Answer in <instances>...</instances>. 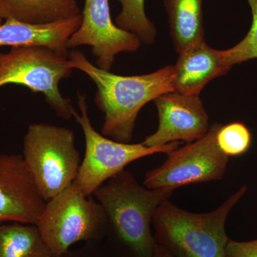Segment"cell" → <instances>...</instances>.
Returning a JSON list of instances; mask_svg holds the SVG:
<instances>
[{
	"label": "cell",
	"instance_id": "6da1fadb",
	"mask_svg": "<svg viewBox=\"0 0 257 257\" xmlns=\"http://www.w3.org/2000/svg\"><path fill=\"white\" fill-rule=\"evenodd\" d=\"M68 60L72 69L82 71L96 84L94 101L104 114L101 135L118 143L132 141L137 118L145 104L175 92L174 65L150 74L121 76L96 67L81 51L69 52Z\"/></svg>",
	"mask_w": 257,
	"mask_h": 257
},
{
	"label": "cell",
	"instance_id": "7a4b0ae2",
	"mask_svg": "<svg viewBox=\"0 0 257 257\" xmlns=\"http://www.w3.org/2000/svg\"><path fill=\"white\" fill-rule=\"evenodd\" d=\"M172 188L143 187L130 171L111 177L93 193L118 238L138 257H150L156 240L152 221L157 208L169 200Z\"/></svg>",
	"mask_w": 257,
	"mask_h": 257
},
{
	"label": "cell",
	"instance_id": "3957f363",
	"mask_svg": "<svg viewBox=\"0 0 257 257\" xmlns=\"http://www.w3.org/2000/svg\"><path fill=\"white\" fill-rule=\"evenodd\" d=\"M247 189L244 184L219 207L202 214L184 210L169 200L162 203L152 217L156 242L177 257H226V219Z\"/></svg>",
	"mask_w": 257,
	"mask_h": 257
},
{
	"label": "cell",
	"instance_id": "277c9868",
	"mask_svg": "<svg viewBox=\"0 0 257 257\" xmlns=\"http://www.w3.org/2000/svg\"><path fill=\"white\" fill-rule=\"evenodd\" d=\"M23 156L47 202L75 182L82 162L72 130L42 123L29 125Z\"/></svg>",
	"mask_w": 257,
	"mask_h": 257
},
{
	"label": "cell",
	"instance_id": "5b68a950",
	"mask_svg": "<svg viewBox=\"0 0 257 257\" xmlns=\"http://www.w3.org/2000/svg\"><path fill=\"white\" fill-rule=\"evenodd\" d=\"M37 226L54 256L62 257L74 243L104 234L108 221L101 204L74 182L47 201Z\"/></svg>",
	"mask_w": 257,
	"mask_h": 257
},
{
	"label": "cell",
	"instance_id": "8992f818",
	"mask_svg": "<svg viewBox=\"0 0 257 257\" xmlns=\"http://www.w3.org/2000/svg\"><path fill=\"white\" fill-rule=\"evenodd\" d=\"M72 70L68 57L45 47H12L9 52H0V87L15 84L42 93L55 114L64 120L72 119L75 109L70 99L61 94L59 84Z\"/></svg>",
	"mask_w": 257,
	"mask_h": 257
},
{
	"label": "cell",
	"instance_id": "52a82bcc",
	"mask_svg": "<svg viewBox=\"0 0 257 257\" xmlns=\"http://www.w3.org/2000/svg\"><path fill=\"white\" fill-rule=\"evenodd\" d=\"M80 114L74 110L73 117L80 125L85 140V152L75 182L84 195L90 197L96 189L116 174L125 170L131 162L157 153H165L178 148L179 142L162 146L149 147L143 143H121L96 132L89 119L84 94H78Z\"/></svg>",
	"mask_w": 257,
	"mask_h": 257
},
{
	"label": "cell",
	"instance_id": "ba28073f",
	"mask_svg": "<svg viewBox=\"0 0 257 257\" xmlns=\"http://www.w3.org/2000/svg\"><path fill=\"white\" fill-rule=\"evenodd\" d=\"M221 126L214 123L202 138L168 152L164 164L147 172L144 179L145 187L175 190L183 186L222 179L229 157L221 151L216 141Z\"/></svg>",
	"mask_w": 257,
	"mask_h": 257
},
{
	"label": "cell",
	"instance_id": "9c48e42d",
	"mask_svg": "<svg viewBox=\"0 0 257 257\" xmlns=\"http://www.w3.org/2000/svg\"><path fill=\"white\" fill-rule=\"evenodd\" d=\"M82 15L80 26L69 39L67 47H92L99 68L110 71L118 54L136 52L141 46L138 36L113 23L109 0H84Z\"/></svg>",
	"mask_w": 257,
	"mask_h": 257
},
{
	"label": "cell",
	"instance_id": "30bf717a",
	"mask_svg": "<svg viewBox=\"0 0 257 257\" xmlns=\"http://www.w3.org/2000/svg\"><path fill=\"white\" fill-rule=\"evenodd\" d=\"M46 204L23 155L0 152V224L37 225Z\"/></svg>",
	"mask_w": 257,
	"mask_h": 257
},
{
	"label": "cell",
	"instance_id": "8fae6325",
	"mask_svg": "<svg viewBox=\"0 0 257 257\" xmlns=\"http://www.w3.org/2000/svg\"><path fill=\"white\" fill-rule=\"evenodd\" d=\"M158 111L156 133L147 136L143 143L149 147L174 142L190 144L207 135L210 124L199 95L167 93L154 100Z\"/></svg>",
	"mask_w": 257,
	"mask_h": 257
},
{
	"label": "cell",
	"instance_id": "7c38bea8",
	"mask_svg": "<svg viewBox=\"0 0 257 257\" xmlns=\"http://www.w3.org/2000/svg\"><path fill=\"white\" fill-rule=\"evenodd\" d=\"M82 15L48 24L6 20L0 25V47H45L68 57L67 42L78 30Z\"/></svg>",
	"mask_w": 257,
	"mask_h": 257
},
{
	"label": "cell",
	"instance_id": "4fadbf2b",
	"mask_svg": "<svg viewBox=\"0 0 257 257\" xmlns=\"http://www.w3.org/2000/svg\"><path fill=\"white\" fill-rule=\"evenodd\" d=\"M222 50L211 48L205 41L179 52L174 65L175 92L199 95L213 79L229 72Z\"/></svg>",
	"mask_w": 257,
	"mask_h": 257
},
{
	"label": "cell",
	"instance_id": "5bb4252c",
	"mask_svg": "<svg viewBox=\"0 0 257 257\" xmlns=\"http://www.w3.org/2000/svg\"><path fill=\"white\" fill-rule=\"evenodd\" d=\"M82 14L77 0H0V18L48 24Z\"/></svg>",
	"mask_w": 257,
	"mask_h": 257
},
{
	"label": "cell",
	"instance_id": "9a60e30c",
	"mask_svg": "<svg viewBox=\"0 0 257 257\" xmlns=\"http://www.w3.org/2000/svg\"><path fill=\"white\" fill-rule=\"evenodd\" d=\"M170 35L178 53L205 41L202 0H164Z\"/></svg>",
	"mask_w": 257,
	"mask_h": 257
},
{
	"label": "cell",
	"instance_id": "2e32d148",
	"mask_svg": "<svg viewBox=\"0 0 257 257\" xmlns=\"http://www.w3.org/2000/svg\"><path fill=\"white\" fill-rule=\"evenodd\" d=\"M0 257H55L37 225L0 224Z\"/></svg>",
	"mask_w": 257,
	"mask_h": 257
},
{
	"label": "cell",
	"instance_id": "e0dca14e",
	"mask_svg": "<svg viewBox=\"0 0 257 257\" xmlns=\"http://www.w3.org/2000/svg\"><path fill=\"white\" fill-rule=\"evenodd\" d=\"M117 1L121 5V10L115 20L116 26L135 34L147 45L155 43L157 29L145 13V0Z\"/></svg>",
	"mask_w": 257,
	"mask_h": 257
},
{
	"label": "cell",
	"instance_id": "ac0fdd59",
	"mask_svg": "<svg viewBox=\"0 0 257 257\" xmlns=\"http://www.w3.org/2000/svg\"><path fill=\"white\" fill-rule=\"evenodd\" d=\"M216 141L225 155L229 157H238L248 151L252 136L246 125L235 121L221 126L216 135Z\"/></svg>",
	"mask_w": 257,
	"mask_h": 257
},
{
	"label": "cell",
	"instance_id": "d6986e66",
	"mask_svg": "<svg viewBox=\"0 0 257 257\" xmlns=\"http://www.w3.org/2000/svg\"><path fill=\"white\" fill-rule=\"evenodd\" d=\"M252 23L247 35L234 47L222 50L224 63L229 69L236 64L257 59V0H247Z\"/></svg>",
	"mask_w": 257,
	"mask_h": 257
},
{
	"label": "cell",
	"instance_id": "ffe728a7",
	"mask_svg": "<svg viewBox=\"0 0 257 257\" xmlns=\"http://www.w3.org/2000/svg\"><path fill=\"white\" fill-rule=\"evenodd\" d=\"M226 257H257V239L236 241L229 239L225 248Z\"/></svg>",
	"mask_w": 257,
	"mask_h": 257
},
{
	"label": "cell",
	"instance_id": "44dd1931",
	"mask_svg": "<svg viewBox=\"0 0 257 257\" xmlns=\"http://www.w3.org/2000/svg\"><path fill=\"white\" fill-rule=\"evenodd\" d=\"M150 257H177L171 253L168 249H167L163 246L157 243L155 245V249Z\"/></svg>",
	"mask_w": 257,
	"mask_h": 257
},
{
	"label": "cell",
	"instance_id": "7402d4cb",
	"mask_svg": "<svg viewBox=\"0 0 257 257\" xmlns=\"http://www.w3.org/2000/svg\"><path fill=\"white\" fill-rule=\"evenodd\" d=\"M3 21H4V20H3V19L0 18V25H1L3 23Z\"/></svg>",
	"mask_w": 257,
	"mask_h": 257
}]
</instances>
